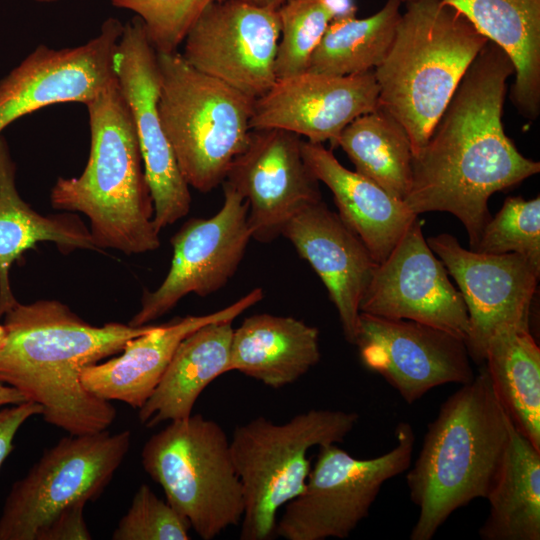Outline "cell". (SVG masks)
Instances as JSON below:
<instances>
[{
  "instance_id": "obj_25",
  "label": "cell",
  "mask_w": 540,
  "mask_h": 540,
  "mask_svg": "<svg viewBox=\"0 0 540 540\" xmlns=\"http://www.w3.org/2000/svg\"><path fill=\"white\" fill-rule=\"evenodd\" d=\"M15 174L16 165L0 135V318L17 302L9 271L38 242H53L65 254L76 249L99 250L77 215L44 216L32 209L17 191Z\"/></svg>"
},
{
  "instance_id": "obj_12",
  "label": "cell",
  "mask_w": 540,
  "mask_h": 540,
  "mask_svg": "<svg viewBox=\"0 0 540 540\" xmlns=\"http://www.w3.org/2000/svg\"><path fill=\"white\" fill-rule=\"evenodd\" d=\"M113 68L133 117L153 200V222L160 232L188 214L191 193L162 125L157 51L138 16L123 25Z\"/></svg>"
},
{
  "instance_id": "obj_13",
  "label": "cell",
  "mask_w": 540,
  "mask_h": 540,
  "mask_svg": "<svg viewBox=\"0 0 540 540\" xmlns=\"http://www.w3.org/2000/svg\"><path fill=\"white\" fill-rule=\"evenodd\" d=\"M281 24L277 10L242 0L210 4L184 38V60L198 71L257 99L276 82Z\"/></svg>"
},
{
  "instance_id": "obj_14",
  "label": "cell",
  "mask_w": 540,
  "mask_h": 540,
  "mask_svg": "<svg viewBox=\"0 0 540 540\" xmlns=\"http://www.w3.org/2000/svg\"><path fill=\"white\" fill-rule=\"evenodd\" d=\"M361 312L417 321L466 341L469 319L465 302L424 238L418 216L378 264L361 300Z\"/></svg>"
},
{
  "instance_id": "obj_32",
  "label": "cell",
  "mask_w": 540,
  "mask_h": 540,
  "mask_svg": "<svg viewBox=\"0 0 540 540\" xmlns=\"http://www.w3.org/2000/svg\"><path fill=\"white\" fill-rule=\"evenodd\" d=\"M483 254L517 253L540 269V198L508 197L484 225L472 249Z\"/></svg>"
},
{
  "instance_id": "obj_26",
  "label": "cell",
  "mask_w": 540,
  "mask_h": 540,
  "mask_svg": "<svg viewBox=\"0 0 540 540\" xmlns=\"http://www.w3.org/2000/svg\"><path fill=\"white\" fill-rule=\"evenodd\" d=\"M233 321L210 322L181 341L154 392L139 408L142 425L153 428L189 417L203 390L228 373Z\"/></svg>"
},
{
  "instance_id": "obj_31",
  "label": "cell",
  "mask_w": 540,
  "mask_h": 540,
  "mask_svg": "<svg viewBox=\"0 0 540 540\" xmlns=\"http://www.w3.org/2000/svg\"><path fill=\"white\" fill-rule=\"evenodd\" d=\"M281 32L275 72L277 79L307 71L332 16L325 0H288L277 9Z\"/></svg>"
},
{
  "instance_id": "obj_41",
  "label": "cell",
  "mask_w": 540,
  "mask_h": 540,
  "mask_svg": "<svg viewBox=\"0 0 540 540\" xmlns=\"http://www.w3.org/2000/svg\"><path fill=\"white\" fill-rule=\"evenodd\" d=\"M34 1L39 2V3H51V2L58 1V0H34Z\"/></svg>"
},
{
  "instance_id": "obj_33",
  "label": "cell",
  "mask_w": 540,
  "mask_h": 540,
  "mask_svg": "<svg viewBox=\"0 0 540 540\" xmlns=\"http://www.w3.org/2000/svg\"><path fill=\"white\" fill-rule=\"evenodd\" d=\"M219 1L223 0H112V4L135 12L155 50L171 53L178 51L206 7Z\"/></svg>"
},
{
  "instance_id": "obj_22",
  "label": "cell",
  "mask_w": 540,
  "mask_h": 540,
  "mask_svg": "<svg viewBox=\"0 0 540 540\" xmlns=\"http://www.w3.org/2000/svg\"><path fill=\"white\" fill-rule=\"evenodd\" d=\"M301 151L311 173L332 192L341 220L376 262H383L418 215L403 200L345 168L323 144L302 140Z\"/></svg>"
},
{
  "instance_id": "obj_7",
  "label": "cell",
  "mask_w": 540,
  "mask_h": 540,
  "mask_svg": "<svg viewBox=\"0 0 540 540\" xmlns=\"http://www.w3.org/2000/svg\"><path fill=\"white\" fill-rule=\"evenodd\" d=\"M358 419L355 412L311 409L284 423L258 416L234 429L230 450L244 497L241 540L275 535L278 511L306 487L308 450L343 442Z\"/></svg>"
},
{
  "instance_id": "obj_24",
  "label": "cell",
  "mask_w": 540,
  "mask_h": 540,
  "mask_svg": "<svg viewBox=\"0 0 540 540\" xmlns=\"http://www.w3.org/2000/svg\"><path fill=\"white\" fill-rule=\"evenodd\" d=\"M499 46L515 69L511 100L534 120L540 113V0H442Z\"/></svg>"
},
{
  "instance_id": "obj_5",
  "label": "cell",
  "mask_w": 540,
  "mask_h": 540,
  "mask_svg": "<svg viewBox=\"0 0 540 540\" xmlns=\"http://www.w3.org/2000/svg\"><path fill=\"white\" fill-rule=\"evenodd\" d=\"M489 40L442 0L406 3L395 37L374 69L379 107L405 129L415 156L462 77Z\"/></svg>"
},
{
  "instance_id": "obj_9",
  "label": "cell",
  "mask_w": 540,
  "mask_h": 540,
  "mask_svg": "<svg viewBox=\"0 0 540 540\" xmlns=\"http://www.w3.org/2000/svg\"><path fill=\"white\" fill-rule=\"evenodd\" d=\"M395 438L391 450L370 459L355 458L336 444L318 447L306 487L285 505L275 535L285 540L349 537L368 516L382 485L411 465L412 426L398 423Z\"/></svg>"
},
{
  "instance_id": "obj_1",
  "label": "cell",
  "mask_w": 540,
  "mask_h": 540,
  "mask_svg": "<svg viewBox=\"0 0 540 540\" xmlns=\"http://www.w3.org/2000/svg\"><path fill=\"white\" fill-rule=\"evenodd\" d=\"M508 55L488 41L462 77L423 148L413 156L412 186L404 202L415 215L441 211L465 227L472 250L490 219L492 194L540 171L505 134L502 111Z\"/></svg>"
},
{
  "instance_id": "obj_23",
  "label": "cell",
  "mask_w": 540,
  "mask_h": 540,
  "mask_svg": "<svg viewBox=\"0 0 540 540\" xmlns=\"http://www.w3.org/2000/svg\"><path fill=\"white\" fill-rule=\"evenodd\" d=\"M320 357L316 327L294 317L261 313L234 329L227 371L278 389L304 376Z\"/></svg>"
},
{
  "instance_id": "obj_17",
  "label": "cell",
  "mask_w": 540,
  "mask_h": 540,
  "mask_svg": "<svg viewBox=\"0 0 540 540\" xmlns=\"http://www.w3.org/2000/svg\"><path fill=\"white\" fill-rule=\"evenodd\" d=\"M123 31L108 18L100 33L72 48L41 44L0 80V134L15 120L58 103H87L116 78L113 57Z\"/></svg>"
},
{
  "instance_id": "obj_16",
  "label": "cell",
  "mask_w": 540,
  "mask_h": 540,
  "mask_svg": "<svg viewBox=\"0 0 540 540\" xmlns=\"http://www.w3.org/2000/svg\"><path fill=\"white\" fill-rule=\"evenodd\" d=\"M354 345L365 367L381 375L408 404L437 386L474 378L465 341L417 321L361 312Z\"/></svg>"
},
{
  "instance_id": "obj_2",
  "label": "cell",
  "mask_w": 540,
  "mask_h": 540,
  "mask_svg": "<svg viewBox=\"0 0 540 540\" xmlns=\"http://www.w3.org/2000/svg\"><path fill=\"white\" fill-rule=\"evenodd\" d=\"M0 383L42 407L43 420L72 435L108 429L117 411L88 392L81 371L119 354L126 342L154 325H91L56 300L18 301L3 315Z\"/></svg>"
},
{
  "instance_id": "obj_35",
  "label": "cell",
  "mask_w": 540,
  "mask_h": 540,
  "mask_svg": "<svg viewBox=\"0 0 540 540\" xmlns=\"http://www.w3.org/2000/svg\"><path fill=\"white\" fill-rule=\"evenodd\" d=\"M86 501H77L62 509L36 535L35 540H90L84 519Z\"/></svg>"
},
{
  "instance_id": "obj_37",
  "label": "cell",
  "mask_w": 540,
  "mask_h": 540,
  "mask_svg": "<svg viewBox=\"0 0 540 540\" xmlns=\"http://www.w3.org/2000/svg\"><path fill=\"white\" fill-rule=\"evenodd\" d=\"M332 20L355 17L357 7L354 0H325Z\"/></svg>"
},
{
  "instance_id": "obj_18",
  "label": "cell",
  "mask_w": 540,
  "mask_h": 540,
  "mask_svg": "<svg viewBox=\"0 0 540 540\" xmlns=\"http://www.w3.org/2000/svg\"><path fill=\"white\" fill-rule=\"evenodd\" d=\"M301 136L283 129H252L225 182L248 204L252 239L269 243L287 221L321 199L319 181L306 165Z\"/></svg>"
},
{
  "instance_id": "obj_29",
  "label": "cell",
  "mask_w": 540,
  "mask_h": 540,
  "mask_svg": "<svg viewBox=\"0 0 540 540\" xmlns=\"http://www.w3.org/2000/svg\"><path fill=\"white\" fill-rule=\"evenodd\" d=\"M342 148L355 171L405 200L412 186L413 152L403 126L385 109L365 113L340 133Z\"/></svg>"
},
{
  "instance_id": "obj_42",
  "label": "cell",
  "mask_w": 540,
  "mask_h": 540,
  "mask_svg": "<svg viewBox=\"0 0 540 540\" xmlns=\"http://www.w3.org/2000/svg\"><path fill=\"white\" fill-rule=\"evenodd\" d=\"M403 3H409V2H412V1H416V0H402Z\"/></svg>"
},
{
  "instance_id": "obj_4",
  "label": "cell",
  "mask_w": 540,
  "mask_h": 540,
  "mask_svg": "<svg viewBox=\"0 0 540 540\" xmlns=\"http://www.w3.org/2000/svg\"><path fill=\"white\" fill-rule=\"evenodd\" d=\"M90 152L78 177H59L51 189L54 209L83 213L98 249L127 255L160 246L154 206L134 121L117 78L85 103Z\"/></svg>"
},
{
  "instance_id": "obj_39",
  "label": "cell",
  "mask_w": 540,
  "mask_h": 540,
  "mask_svg": "<svg viewBox=\"0 0 540 540\" xmlns=\"http://www.w3.org/2000/svg\"><path fill=\"white\" fill-rule=\"evenodd\" d=\"M250 5L277 10L288 0H242Z\"/></svg>"
},
{
  "instance_id": "obj_28",
  "label": "cell",
  "mask_w": 540,
  "mask_h": 540,
  "mask_svg": "<svg viewBox=\"0 0 540 540\" xmlns=\"http://www.w3.org/2000/svg\"><path fill=\"white\" fill-rule=\"evenodd\" d=\"M483 363L512 423L540 450V348L529 327L505 325L495 330Z\"/></svg>"
},
{
  "instance_id": "obj_27",
  "label": "cell",
  "mask_w": 540,
  "mask_h": 540,
  "mask_svg": "<svg viewBox=\"0 0 540 540\" xmlns=\"http://www.w3.org/2000/svg\"><path fill=\"white\" fill-rule=\"evenodd\" d=\"M483 540L540 539V450L511 423L496 476L486 496Z\"/></svg>"
},
{
  "instance_id": "obj_20",
  "label": "cell",
  "mask_w": 540,
  "mask_h": 540,
  "mask_svg": "<svg viewBox=\"0 0 540 540\" xmlns=\"http://www.w3.org/2000/svg\"><path fill=\"white\" fill-rule=\"evenodd\" d=\"M281 236L320 277L336 307L345 339L355 344L360 303L378 267L370 251L322 200L294 214Z\"/></svg>"
},
{
  "instance_id": "obj_30",
  "label": "cell",
  "mask_w": 540,
  "mask_h": 540,
  "mask_svg": "<svg viewBox=\"0 0 540 540\" xmlns=\"http://www.w3.org/2000/svg\"><path fill=\"white\" fill-rule=\"evenodd\" d=\"M402 0H387L366 18L332 20L313 52L307 71L346 76L374 70L395 37Z\"/></svg>"
},
{
  "instance_id": "obj_10",
  "label": "cell",
  "mask_w": 540,
  "mask_h": 540,
  "mask_svg": "<svg viewBox=\"0 0 540 540\" xmlns=\"http://www.w3.org/2000/svg\"><path fill=\"white\" fill-rule=\"evenodd\" d=\"M131 432L61 438L15 481L0 515V540H35L62 509L100 497L124 460Z\"/></svg>"
},
{
  "instance_id": "obj_3",
  "label": "cell",
  "mask_w": 540,
  "mask_h": 540,
  "mask_svg": "<svg viewBox=\"0 0 540 540\" xmlns=\"http://www.w3.org/2000/svg\"><path fill=\"white\" fill-rule=\"evenodd\" d=\"M511 423L485 366L443 402L406 474L410 498L419 508L411 540L432 539L454 511L486 498Z\"/></svg>"
},
{
  "instance_id": "obj_6",
  "label": "cell",
  "mask_w": 540,
  "mask_h": 540,
  "mask_svg": "<svg viewBox=\"0 0 540 540\" xmlns=\"http://www.w3.org/2000/svg\"><path fill=\"white\" fill-rule=\"evenodd\" d=\"M157 59L165 134L189 187L210 192L248 143L255 99L193 68L178 51L157 52Z\"/></svg>"
},
{
  "instance_id": "obj_36",
  "label": "cell",
  "mask_w": 540,
  "mask_h": 540,
  "mask_svg": "<svg viewBox=\"0 0 540 540\" xmlns=\"http://www.w3.org/2000/svg\"><path fill=\"white\" fill-rule=\"evenodd\" d=\"M41 414V405L32 401L6 405L0 409V468L14 448L13 442L19 428L27 419Z\"/></svg>"
},
{
  "instance_id": "obj_34",
  "label": "cell",
  "mask_w": 540,
  "mask_h": 540,
  "mask_svg": "<svg viewBox=\"0 0 540 540\" xmlns=\"http://www.w3.org/2000/svg\"><path fill=\"white\" fill-rule=\"evenodd\" d=\"M189 522L146 484L140 485L113 540H189Z\"/></svg>"
},
{
  "instance_id": "obj_40",
  "label": "cell",
  "mask_w": 540,
  "mask_h": 540,
  "mask_svg": "<svg viewBox=\"0 0 540 540\" xmlns=\"http://www.w3.org/2000/svg\"><path fill=\"white\" fill-rule=\"evenodd\" d=\"M4 340H5V330H4L3 324L0 322V348L4 343Z\"/></svg>"
},
{
  "instance_id": "obj_15",
  "label": "cell",
  "mask_w": 540,
  "mask_h": 540,
  "mask_svg": "<svg viewBox=\"0 0 540 540\" xmlns=\"http://www.w3.org/2000/svg\"><path fill=\"white\" fill-rule=\"evenodd\" d=\"M427 243L457 282L469 319L466 347L474 362L483 363L495 330L505 325L529 327L540 269L517 253L465 249L448 233L431 236Z\"/></svg>"
},
{
  "instance_id": "obj_38",
  "label": "cell",
  "mask_w": 540,
  "mask_h": 540,
  "mask_svg": "<svg viewBox=\"0 0 540 540\" xmlns=\"http://www.w3.org/2000/svg\"><path fill=\"white\" fill-rule=\"evenodd\" d=\"M27 401L16 388L0 383V407L15 405Z\"/></svg>"
},
{
  "instance_id": "obj_21",
  "label": "cell",
  "mask_w": 540,
  "mask_h": 540,
  "mask_svg": "<svg viewBox=\"0 0 540 540\" xmlns=\"http://www.w3.org/2000/svg\"><path fill=\"white\" fill-rule=\"evenodd\" d=\"M263 297V290L255 288L218 311L154 325L148 332L129 339L119 356L85 367L81 371V383L98 398L117 400L139 409L154 392L185 337L210 322L234 320Z\"/></svg>"
},
{
  "instance_id": "obj_19",
  "label": "cell",
  "mask_w": 540,
  "mask_h": 540,
  "mask_svg": "<svg viewBox=\"0 0 540 540\" xmlns=\"http://www.w3.org/2000/svg\"><path fill=\"white\" fill-rule=\"evenodd\" d=\"M378 107L374 70L346 76L305 71L277 79L255 99L250 126L283 129L334 147L349 123Z\"/></svg>"
},
{
  "instance_id": "obj_11",
  "label": "cell",
  "mask_w": 540,
  "mask_h": 540,
  "mask_svg": "<svg viewBox=\"0 0 540 540\" xmlns=\"http://www.w3.org/2000/svg\"><path fill=\"white\" fill-rule=\"evenodd\" d=\"M224 202L210 218H191L171 238L173 257L160 286L146 291L131 326L148 325L186 295L205 297L223 288L236 273L250 239L248 204L227 182Z\"/></svg>"
},
{
  "instance_id": "obj_8",
  "label": "cell",
  "mask_w": 540,
  "mask_h": 540,
  "mask_svg": "<svg viewBox=\"0 0 540 540\" xmlns=\"http://www.w3.org/2000/svg\"><path fill=\"white\" fill-rule=\"evenodd\" d=\"M141 462L166 501L203 540H212L244 514L242 484L230 440L201 414L173 420L144 444Z\"/></svg>"
}]
</instances>
